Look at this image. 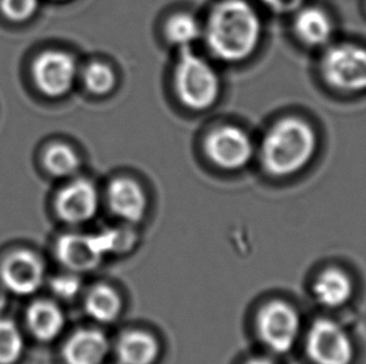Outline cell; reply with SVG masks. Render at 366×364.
<instances>
[{
    "mask_svg": "<svg viewBox=\"0 0 366 364\" xmlns=\"http://www.w3.org/2000/svg\"><path fill=\"white\" fill-rule=\"evenodd\" d=\"M245 364H274L272 360H269V358H265V357H255V358H252V360H247Z\"/></svg>",
    "mask_w": 366,
    "mask_h": 364,
    "instance_id": "28",
    "label": "cell"
},
{
    "mask_svg": "<svg viewBox=\"0 0 366 364\" xmlns=\"http://www.w3.org/2000/svg\"><path fill=\"white\" fill-rule=\"evenodd\" d=\"M99 206V195L94 185L78 178L60 190L55 200V210L60 218L70 225H80L92 220Z\"/></svg>",
    "mask_w": 366,
    "mask_h": 364,
    "instance_id": "10",
    "label": "cell"
},
{
    "mask_svg": "<svg viewBox=\"0 0 366 364\" xmlns=\"http://www.w3.org/2000/svg\"><path fill=\"white\" fill-rule=\"evenodd\" d=\"M109 352V342L97 330H79L63 347L65 364H102Z\"/></svg>",
    "mask_w": 366,
    "mask_h": 364,
    "instance_id": "13",
    "label": "cell"
},
{
    "mask_svg": "<svg viewBox=\"0 0 366 364\" xmlns=\"http://www.w3.org/2000/svg\"><path fill=\"white\" fill-rule=\"evenodd\" d=\"M50 290L60 300H73L81 290V280L74 272L56 275L50 280Z\"/></svg>",
    "mask_w": 366,
    "mask_h": 364,
    "instance_id": "24",
    "label": "cell"
},
{
    "mask_svg": "<svg viewBox=\"0 0 366 364\" xmlns=\"http://www.w3.org/2000/svg\"><path fill=\"white\" fill-rule=\"evenodd\" d=\"M55 256L70 272L92 271L105 256L98 235L68 233L55 243Z\"/></svg>",
    "mask_w": 366,
    "mask_h": 364,
    "instance_id": "11",
    "label": "cell"
},
{
    "mask_svg": "<svg viewBox=\"0 0 366 364\" xmlns=\"http://www.w3.org/2000/svg\"><path fill=\"white\" fill-rule=\"evenodd\" d=\"M257 333L262 343L275 353H287L297 343L300 318L292 305L272 300L257 315Z\"/></svg>",
    "mask_w": 366,
    "mask_h": 364,
    "instance_id": "6",
    "label": "cell"
},
{
    "mask_svg": "<svg viewBox=\"0 0 366 364\" xmlns=\"http://www.w3.org/2000/svg\"><path fill=\"white\" fill-rule=\"evenodd\" d=\"M204 150L209 160L224 170H239L250 163L254 153L252 140L237 126H220L209 133Z\"/></svg>",
    "mask_w": 366,
    "mask_h": 364,
    "instance_id": "8",
    "label": "cell"
},
{
    "mask_svg": "<svg viewBox=\"0 0 366 364\" xmlns=\"http://www.w3.org/2000/svg\"><path fill=\"white\" fill-rule=\"evenodd\" d=\"M44 280V262L30 250H15L1 262L0 282L8 293L19 297L34 295Z\"/></svg>",
    "mask_w": 366,
    "mask_h": 364,
    "instance_id": "7",
    "label": "cell"
},
{
    "mask_svg": "<svg viewBox=\"0 0 366 364\" xmlns=\"http://www.w3.org/2000/svg\"><path fill=\"white\" fill-rule=\"evenodd\" d=\"M183 48L174 71V88L180 103L192 110H207L218 100L220 80L207 60Z\"/></svg>",
    "mask_w": 366,
    "mask_h": 364,
    "instance_id": "3",
    "label": "cell"
},
{
    "mask_svg": "<svg viewBox=\"0 0 366 364\" xmlns=\"http://www.w3.org/2000/svg\"><path fill=\"white\" fill-rule=\"evenodd\" d=\"M25 340L14 320L0 317V364H16L24 355Z\"/></svg>",
    "mask_w": 366,
    "mask_h": 364,
    "instance_id": "19",
    "label": "cell"
},
{
    "mask_svg": "<svg viewBox=\"0 0 366 364\" xmlns=\"http://www.w3.org/2000/svg\"><path fill=\"white\" fill-rule=\"evenodd\" d=\"M0 8L8 19L24 21L34 14L38 0H1Z\"/></svg>",
    "mask_w": 366,
    "mask_h": 364,
    "instance_id": "25",
    "label": "cell"
},
{
    "mask_svg": "<svg viewBox=\"0 0 366 364\" xmlns=\"http://www.w3.org/2000/svg\"><path fill=\"white\" fill-rule=\"evenodd\" d=\"M26 325L35 340L51 342L64 330V312L54 300H35L26 310Z\"/></svg>",
    "mask_w": 366,
    "mask_h": 364,
    "instance_id": "15",
    "label": "cell"
},
{
    "mask_svg": "<svg viewBox=\"0 0 366 364\" xmlns=\"http://www.w3.org/2000/svg\"><path fill=\"white\" fill-rule=\"evenodd\" d=\"M307 355L314 364H352L355 345L340 323L319 318L307 330Z\"/></svg>",
    "mask_w": 366,
    "mask_h": 364,
    "instance_id": "4",
    "label": "cell"
},
{
    "mask_svg": "<svg viewBox=\"0 0 366 364\" xmlns=\"http://www.w3.org/2000/svg\"><path fill=\"white\" fill-rule=\"evenodd\" d=\"M44 165L51 175L66 178L79 170L80 160L73 148L63 143H55L45 151Z\"/></svg>",
    "mask_w": 366,
    "mask_h": 364,
    "instance_id": "21",
    "label": "cell"
},
{
    "mask_svg": "<svg viewBox=\"0 0 366 364\" xmlns=\"http://www.w3.org/2000/svg\"><path fill=\"white\" fill-rule=\"evenodd\" d=\"M158 355V342L143 330L127 332L117 343L119 364H153Z\"/></svg>",
    "mask_w": 366,
    "mask_h": 364,
    "instance_id": "16",
    "label": "cell"
},
{
    "mask_svg": "<svg viewBox=\"0 0 366 364\" xmlns=\"http://www.w3.org/2000/svg\"><path fill=\"white\" fill-rule=\"evenodd\" d=\"M202 35V28L198 20L188 13L175 14L165 24V36L174 45L183 48H190L194 41Z\"/></svg>",
    "mask_w": 366,
    "mask_h": 364,
    "instance_id": "20",
    "label": "cell"
},
{
    "mask_svg": "<svg viewBox=\"0 0 366 364\" xmlns=\"http://www.w3.org/2000/svg\"><path fill=\"white\" fill-rule=\"evenodd\" d=\"M312 293L322 307L337 310L352 300L354 282L342 268L330 267L317 275L312 285Z\"/></svg>",
    "mask_w": 366,
    "mask_h": 364,
    "instance_id": "14",
    "label": "cell"
},
{
    "mask_svg": "<svg viewBox=\"0 0 366 364\" xmlns=\"http://www.w3.org/2000/svg\"><path fill=\"white\" fill-rule=\"evenodd\" d=\"M6 307H8V292L1 287L0 288V317L4 315Z\"/></svg>",
    "mask_w": 366,
    "mask_h": 364,
    "instance_id": "27",
    "label": "cell"
},
{
    "mask_svg": "<svg viewBox=\"0 0 366 364\" xmlns=\"http://www.w3.org/2000/svg\"><path fill=\"white\" fill-rule=\"evenodd\" d=\"M262 1L272 11L285 14V13H292L299 9L304 0H262Z\"/></svg>",
    "mask_w": 366,
    "mask_h": 364,
    "instance_id": "26",
    "label": "cell"
},
{
    "mask_svg": "<svg viewBox=\"0 0 366 364\" xmlns=\"http://www.w3.org/2000/svg\"><path fill=\"white\" fill-rule=\"evenodd\" d=\"M262 21L245 0H223L209 14L205 40L218 59L237 63L249 58L262 39Z\"/></svg>",
    "mask_w": 366,
    "mask_h": 364,
    "instance_id": "1",
    "label": "cell"
},
{
    "mask_svg": "<svg viewBox=\"0 0 366 364\" xmlns=\"http://www.w3.org/2000/svg\"><path fill=\"white\" fill-rule=\"evenodd\" d=\"M317 143V133L307 121L299 118H282L262 138V166L272 176H290L312 161Z\"/></svg>",
    "mask_w": 366,
    "mask_h": 364,
    "instance_id": "2",
    "label": "cell"
},
{
    "mask_svg": "<svg viewBox=\"0 0 366 364\" xmlns=\"http://www.w3.org/2000/svg\"><path fill=\"white\" fill-rule=\"evenodd\" d=\"M84 84L90 93L103 96L113 91L117 84V76L109 65L95 61L85 69Z\"/></svg>",
    "mask_w": 366,
    "mask_h": 364,
    "instance_id": "22",
    "label": "cell"
},
{
    "mask_svg": "<svg viewBox=\"0 0 366 364\" xmlns=\"http://www.w3.org/2000/svg\"><path fill=\"white\" fill-rule=\"evenodd\" d=\"M33 75L36 86L50 98L69 93L76 76V64L66 53L50 50L35 60Z\"/></svg>",
    "mask_w": 366,
    "mask_h": 364,
    "instance_id": "9",
    "label": "cell"
},
{
    "mask_svg": "<svg viewBox=\"0 0 366 364\" xmlns=\"http://www.w3.org/2000/svg\"><path fill=\"white\" fill-rule=\"evenodd\" d=\"M107 198L112 212L130 223L140 221L147 211L145 192L133 178H118L110 182Z\"/></svg>",
    "mask_w": 366,
    "mask_h": 364,
    "instance_id": "12",
    "label": "cell"
},
{
    "mask_svg": "<svg viewBox=\"0 0 366 364\" xmlns=\"http://www.w3.org/2000/svg\"><path fill=\"white\" fill-rule=\"evenodd\" d=\"M98 237L105 255L129 251L137 241L133 232L123 230V228L105 230L104 232L99 233Z\"/></svg>",
    "mask_w": 366,
    "mask_h": 364,
    "instance_id": "23",
    "label": "cell"
},
{
    "mask_svg": "<svg viewBox=\"0 0 366 364\" xmlns=\"http://www.w3.org/2000/svg\"><path fill=\"white\" fill-rule=\"evenodd\" d=\"M322 71L327 84L344 91L366 90V49L355 45H337L327 51Z\"/></svg>",
    "mask_w": 366,
    "mask_h": 364,
    "instance_id": "5",
    "label": "cell"
},
{
    "mask_svg": "<svg viewBox=\"0 0 366 364\" xmlns=\"http://www.w3.org/2000/svg\"><path fill=\"white\" fill-rule=\"evenodd\" d=\"M297 38L309 46L327 44L332 35V23L325 11L319 8H304L294 23Z\"/></svg>",
    "mask_w": 366,
    "mask_h": 364,
    "instance_id": "17",
    "label": "cell"
},
{
    "mask_svg": "<svg viewBox=\"0 0 366 364\" xmlns=\"http://www.w3.org/2000/svg\"><path fill=\"white\" fill-rule=\"evenodd\" d=\"M122 298L109 285H95L85 297L86 313L100 323L114 322L122 312Z\"/></svg>",
    "mask_w": 366,
    "mask_h": 364,
    "instance_id": "18",
    "label": "cell"
}]
</instances>
